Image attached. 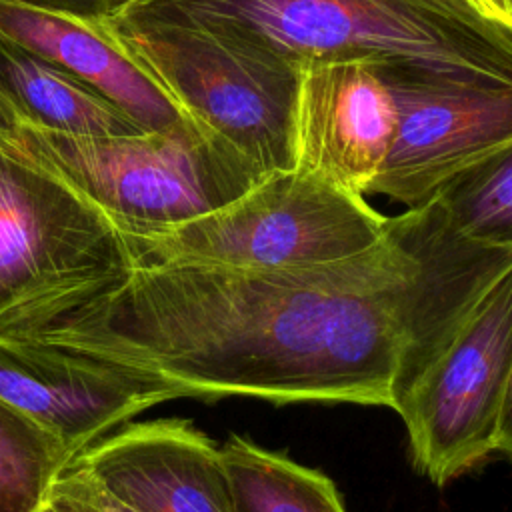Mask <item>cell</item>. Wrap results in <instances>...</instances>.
Instances as JSON below:
<instances>
[{
    "label": "cell",
    "instance_id": "cell-1",
    "mask_svg": "<svg viewBox=\"0 0 512 512\" xmlns=\"http://www.w3.org/2000/svg\"><path fill=\"white\" fill-rule=\"evenodd\" d=\"M512 250L436 200L352 258L238 270L138 264L14 318L0 338L166 384L176 398L350 402L398 412Z\"/></svg>",
    "mask_w": 512,
    "mask_h": 512
},
{
    "label": "cell",
    "instance_id": "cell-2",
    "mask_svg": "<svg viewBox=\"0 0 512 512\" xmlns=\"http://www.w3.org/2000/svg\"><path fill=\"white\" fill-rule=\"evenodd\" d=\"M116 18L234 32L300 66L362 58L512 86V30L464 0H134Z\"/></svg>",
    "mask_w": 512,
    "mask_h": 512
},
{
    "label": "cell",
    "instance_id": "cell-3",
    "mask_svg": "<svg viewBox=\"0 0 512 512\" xmlns=\"http://www.w3.org/2000/svg\"><path fill=\"white\" fill-rule=\"evenodd\" d=\"M10 138L126 234H148L210 214L268 176L198 122L122 136L18 124Z\"/></svg>",
    "mask_w": 512,
    "mask_h": 512
},
{
    "label": "cell",
    "instance_id": "cell-4",
    "mask_svg": "<svg viewBox=\"0 0 512 512\" xmlns=\"http://www.w3.org/2000/svg\"><path fill=\"white\" fill-rule=\"evenodd\" d=\"M388 216L366 196L298 170L264 176L230 204L184 224L128 234L138 264L238 270L318 266L378 244Z\"/></svg>",
    "mask_w": 512,
    "mask_h": 512
},
{
    "label": "cell",
    "instance_id": "cell-5",
    "mask_svg": "<svg viewBox=\"0 0 512 512\" xmlns=\"http://www.w3.org/2000/svg\"><path fill=\"white\" fill-rule=\"evenodd\" d=\"M110 22L192 120L262 174L292 170L298 62L234 32L160 20Z\"/></svg>",
    "mask_w": 512,
    "mask_h": 512
},
{
    "label": "cell",
    "instance_id": "cell-6",
    "mask_svg": "<svg viewBox=\"0 0 512 512\" xmlns=\"http://www.w3.org/2000/svg\"><path fill=\"white\" fill-rule=\"evenodd\" d=\"M132 266L130 238L104 210L0 138V326Z\"/></svg>",
    "mask_w": 512,
    "mask_h": 512
},
{
    "label": "cell",
    "instance_id": "cell-7",
    "mask_svg": "<svg viewBox=\"0 0 512 512\" xmlns=\"http://www.w3.org/2000/svg\"><path fill=\"white\" fill-rule=\"evenodd\" d=\"M512 370V264L476 298L398 410L414 468L436 486L482 464Z\"/></svg>",
    "mask_w": 512,
    "mask_h": 512
},
{
    "label": "cell",
    "instance_id": "cell-8",
    "mask_svg": "<svg viewBox=\"0 0 512 512\" xmlns=\"http://www.w3.org/2000/svg\"><path fill=\"white\" fill-rule=\"evenodd\" d=\"M376 66L396 104V130L366 196L422 206L454 176L512 144V86Z\"/></svg>",
    "mask_w": 512,
    "mask_h": 512
},
{
    "label": "cell",
    "instance_id": "cell-9",
    "mask_svg": "<svg viewBox=\"0 0 512 512\" xmlns=\"http://www.w3.org/2000/svg\"><path fill=\"white\" fill-rule=\"evenodd\" d=\"M396 104L370 60L300 66L292 112V170L366 196L390 150Z\"/></svg>",
    "mask_w": 512,
    "mask_h": 512
},
{
    "label": "cell",
    "instance_id": "cell-10",
    "mask_svg": "<svg viewBox=\"0 0 512 512\" xmlns=\"http://www.w3.org/2000/svg\"><path fill=\"white\" fill-rule=\"evenodd\" d=\"M68 464L138 512H236L220 448L184 418L128 420Z\"/></svg>",
    "mask_w": 512,
    "mask_h": 512
},
{
    "label": "cell",
    "instance_id": "cell-11",
    "mask_svg": "<svg viewBox=\"0 0 512 512\" xmlns=\"http://www.w3.org/2000/svg\"><path fill=\"white\" fill-rule=\"evenodd\" d=\"M0 398L44 424L72 458L144 410L176 400L158 380L84 364L6 338H0Z\"/></svg>",
    "mask_w": 512,
    "mask_h": 512
},
{
    "label": "cell",
    "instance_id": "cell-12",
    "mask_svg": "<svg viewBox=\"0 0 512 512\" xmlns=\"http://www.w3.org/2000/svg\"><path fill=\"white\" fill-rule=\"evenodd\" d=\"M0 38L74 74L144 130L196 122L120 40L110 18H82L0 0Z\"/></svg>",
    "mask_w": 512,
    "mask_h": 512
},
{
    "label": "cell",
    "instance_id": "cell-13",
    "mask_svg": "<svg viewBox=\"0 0 512 512\" xmlns=\"http://www.w3.org/2000/svg\"><path fill=\"white\" fill-rule=\"evenodd\" d=\"M0 90L22 124L80 136L146 132L98 90L60 66L0 38Z\"/></svg>",
    "mask_w": 512,
    "mask_h": 512
},
{
    "label": "cell",
    "instance_id": "cell-14",
    "mask_svg": "<svg viewBox=\"0 0 512 512\" xmlns=\"http://www.w3.org/2000/svg\"><path fill=\"white\" fill-rule=\"evenodd\" d=\"M236 512H346L332 478L232 434L220 446Z\"/></svg>",
    "mask_w": 512,
    "mask_h": 512
},
{
    "label": "cell",
    "instance_id": "cell-15",
    "mask_svg": "<svg viewBox=\"0 0 512 512\" xmlns=\"http://www.w3.org/2000/svg\"><path fill=\"white\" fill-rule=\"evenodd\" d=\"M72 454L44 424L0 398V512H44Z\"/></svg>",
    "mask_w": 512,
    "mask_h": 512
},
{
    "label": "cell",
    "instance_id": "cell-16",
    "mask_svg": "<svg viewBox=\"0 0 512 512\" xmlns=\"http://www.w3.org/2000/svg\"><path fill=\"white\" fill-rule=\"evenodd\" d=\"M432 200L470 242L512 250V144L454 176Z\"/></svg>",
    "mask_w": 512,
    "mask_h": 512
},
{
    "label": "cell",
    "instance_id": "cell-17",
    "mask_svg": "<svg viewBox=\"0 0 512 512\" xmlns=\"http://www.w3.org/2000/svg\"><path fill=\"white\" fill-rule=\"evenodd\" d=\"M44 512H138L110 494L94 476L68 464L52 482Z\"/></svg>",
    "mask_w": 512,
    "mask_h": 512
},
{
    "label": "cell",
    "instance_id": "cell-18",
    "mask_svg": "<svg viewBox=\"0 0 512 512\" xmlns=\"http://www.w3.org/2000/svg\"><path fill=\"white\" fill-rule=\"evenodd\" d=\"M56 12H68L82 18H116L122 14L134 0H16Z\"/></svg>",
    "mask_w": 512,
    "mask_h": 512
},
{
    "label": "cell",
    "instance_id": "cell-19",
    "mask_svg": "<svg viewBox=\"0 0 512 512\" xmlns=\"http://www.w3.org/2000/svg\"><path fill=\"white\" fill-rule=\"evenodd\" d=\"M494 454H500L508 462H512V370H510V378H508L502 408H500Z\"/></svg>",
    "mask_w": 512,
    "mask_h": 512
},
{
    "label": "cell",
    "instance_id": "cell-20",
    "mask_svg": "<svg viewBox=\"0 0 512 512\" xmlns=\"http://www.w3.org/2000/svg\"><path fill=\"white\" fill-rule=\"evenodd\" d=\"M482 18L512 30V0H464Z\"/></svg>",
    "mask_w": 512,
    "mask_h": 512
},
{
    "label": "cell",
    "instance_id": "cell-21",
    "mask_svg": "<svg viewBox=\"0 0 512 512\" xmlns=\"http://www.w3.org/2000/svg\"><path fill=\"white\" fill-rule=\"evenodd\" d=\"M18 124H22L20 112L10 102V98L0 90V138L12 134Z\"/></svg>",
    "mask_w": 512,
    "mask_h": 512
}]
</instances>
